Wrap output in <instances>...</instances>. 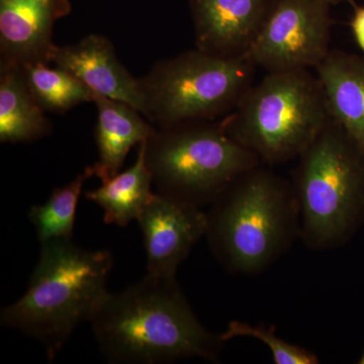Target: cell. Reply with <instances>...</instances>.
<instances>
[{"label": "cell", "mask_w": 364, "mask_h": 364, "mask_svg": "<svg viewBox=\"0 0 364 364\" xmlns=\"http://www.w3.org/2000/svg\"><path fill=\"white\" fill-rule=\"evenodd\" d=\"M90 324L109 363L215 360L225 343L196 318L176 277L148 273L124 291L109 293Z\"/></svg>", "instance_id": "obj_1"}, {"label": "cell", "mask_w": 364, "mask_h": 364, "mask_svg": "<svg viewBox=\"0 0 364 364\" xmlns=\"http://www.w3.org/2000/svg\"><path fill=\"white\" fill-rule=\"evenodd\" d=\"M25 294L2 310L4 327L44 346L54 361L79 325L90 322L109 291L114 259L109 250H85L72 239L43 242Z\"/></svg>", "instance_id": "obj_2"}, {"label": "cell", "mask_w": 364, "mask_h": 364, "mask_svg": "<svg viewBox=\"0 0 364 364\" xmlns=\"http://www.w3.org/2000/svg\"><path fill=\"white\" fill-rule=\"evenodd\" d=\"M270 167L260 164L242 174L210 203L205 237L230 272H263L299 237L293 186Z\"/></svg>", "instance_id": "obj_3"}, {"label": "cell", "mask_w": 364, "mask_h": 364, "mask_svg": "<svg viewBox=\"0 0 364 364\" xmlns=\"http://www.w3.org/2000/svg\"><path fill=\"white\" fill-rule=\"evenodd\" d=\"M322 86L309 69L267 72L220 124L263 164L298 159L330 121Z\"/></svg>", "instance_id": "obj_4"}, {"label": "cell", "mask_w": 364, "mask_h": 364, "mask_svg": "<svg viewBox=\"0 0 364 364\" xmlns=\"http://www.w3.org/2000/svg\"><path fill=\"white\" fill-rule=\"evenodd\" d=\"M293 186L299 238L330 250L355 227L364 207V152L330 119L298 157Z\"/></svg>", "instance_id": "obj_5"}, {"label": "cell", "mask_w": 364, "mask_h": 364, "mask_svg": "<svg viewBox=\"0 0 364 364\" xmlns=\"http://www.w3.org/2000/svg\"><path fill=\"white\" fill-rule=\"evenodd\" d=\"M146 162L160 195L202 207L242 174L263 164L215 121L156 128L146 142Z\"/></svg>", "instance_id": "obj_6"}, {"label": "cell", "mask_w": 364, "mask_h": 364, "mask_svg": "<svg viewBox=\"0 0 364 364\" xmlns=\"http://www.w3.org/2000/svg\"><path fill=\"white\" fill-rule=\"evenodd\" d=\"M255 68L248 57L198 48L158 61L139 78L144 116L159 129L226 117L253 85Z\"/></svg>", "instance_id": "obj_7"}, {"label": "cell", "mask_w": 364, "mask_h": 364, "mask_svg": "<svg viewBox=\"0 0 364 364\" xmlns=\"http://www.w3.org/2000/svg\"><path fill=\"white\" fill-rule=\"evenodd\" d=\"M330 6L323 0H273L246 57L267 72L315 69L331 51Z\"/></svg>", "instance_id": "obj_8"}, {"label": "cell", "mask_w": 364, "mask_h": 364, "mask_svg": "<svg viewBox=\"0 0 364 364\" xmlns=\"http://www.w3.org/2000/svg\"><path fill=\"white\" fill-rule=\"evenodd\" d=\"M147 254V273L176 277L177 268L205 236L207 213L193 203L155 193L136 220Z\"/></svg>", "instance_id": "obj_9"}, {"label": "cell", "mask_w": 364, "mask_h": 364, "mask_svg": "<svg viewBox=\"0 0 364 364\" xmlns=\"http://www.w3.org/2000/svg\"><path fill=\"white\" fill-rule=\"evenodd\" d=\"M70 11L69 0H0V68L51 64L55 23Z\"/></svg>", "instance_id": "obj_10"}, {"label": "cell", "mask_w": 364, "mask_h": 364, "mask_svg": "<svg viewBox=\"0 0 364 364\" xmlns=\"http://www.w3.org/2000/svg\"><path fill=\"white\" fill-rule=\"evenodd\" d=\"M272 2L189 0L196 48L217 56H246Z\"/></svg>", "instance_id": "obj_11"}, {"label": "cell", "mask_w": 364, "mask_h": 364, "mask_svg": "<svg viewBox=\"0 0 364 364\" xmlns=\"http://www.w3.org/2000/svg\"><path fill=\"white\" fill-rule=\"evenodd\" d=\"M52 63L77 78L93 93L126 102L144 114L139 78L122 64L114 45L105 36L91 33L75 44L58 46Z\"/></svg>", "instance_id": "obj_12"}, {"label": "cell", "mask_w": 364, "mask_h": 364, "mask_svg": "<svg viewBox=\"0 0 364 364\" xmlns=\"http://www.w3.org/2000/svg\"><path fill=\"white\" fill-rule=\"evenodd\" d=\"M97 109L95 126L98 159L91 165L93 176L102 182L117 176L132 148L153 136L156 127L142 112L119 100L93 93Z\"/></svg>", "instance_id": "obj_13"}, {"label": "cell", "mask_w": 364, "mask_h": 364, "mask_svg": "<svg viewBox=\"0 0 364 364\" xmlns=\"http://www.w3.org/2000/svg\"><path fill=\"white\" fill-rule=\"evenodd\" d=\"M315 70L330 117L364 152V55L330 51Z\"/></svg>", "instance_id": "obj_14"}, {"label": "cell", "mask_w": 364, "mask_h": 364, "mask_svg": "<svg viewBox=\"0 0 364 364\" xmlns=\"http://www.w3.org/2000/svg\"><path fill=\"white\" fill-rule=\"evenodd\" d=\"M45 112L28 90L23 69L0 68V142L32 143L51 135Z\"/></svg>", "instance_id": "obj_15"}, {"label": "cell", "mask_w": 364, "mask_h": 364, "mask_svg": "<svg viewBox=\"0 0 364 364\" xmlns=\"http://www.w3.org/2000/svg\"><path fill=\"white\" fill-rule=\"evenodd\" d=\"M147 141L138 146L136 161L130 168L85 193L88 200L102 208L107 224L127 227L134 220L136 221L155 195L152 174L146 162Z\"/></svg>", "instance_id": "obj_16"}, {"label": "cell", "mask_w": 364, "mask_h": 364, "mask_svg": "<svg viewBox=\"0 0 364 364\" xmlns=\"http://www.w3.org/2000/svg\"><path fill=\"white\" fill-rule=\"evenodd\" d=\"M21 69L28 90L45 112L63 114L93 102L92 91L59 67L38 63Z\"/></svg>", "instance_id": "obj_17"}, {"label": "cell", "mask_w": 364, "mask_h": 364, "mask_svg": "<svg viewBox=\"0 0 364 364\" xmlns=\"http://www.w3.org/2000/svg\"><path fill=\"white\" fill-rule=\"evenodd\" d=\"M92 176L91 167H86L73 181L55 189L47 202L31 208L28 219L41 243L54 239H72L79 198L85 181Z\"/></svg>", "instance_id": "obj_18"}, {"label": "cell", "mask_w": 364, "mask_h": 364, "mask_svg": "<svg viewBox=\"0 0 364 364\" xmlns=\"http://www.w3.org/2000/svg\"><path fill=\"white\" fill-rule=\"evenodd\" d=\"M225 342L236 337H250L267 344L277 364H317L318 358L313 352L279 338L273 328L253 326L240 321H231L221 334Z\"/></svg>", "instance_id": "obj_19"}, {"label": "cell", "mask_w": 364, "mask_h": 364, "mask_svg": "<svg viewBox=\"0 0 364 364\" xmlns=\"http://www.w3.org/2000/svg\"><path fill=\"white\" fill-rule=\"evenodd\" d=\"M351 30L359 49L364 54V7H358L351 21Z\"/></svg>", "instance_id": "obj_20"}, {"label": "cell", "mask_w": 364, "mask_h": 364, "mask_svg": "<svg viewBox=\"0 0 364 364\" xmlns=\"http://www.w3.org/2000/svg\"><path fill=\"white\" fill-rule=\"evenodd\" d=\"M326 4H330V6H334V4H341L344 1H350V0H323Z\"/></svg>", "instance_id": "obj_21"}, {"label": "cell", "mask_w": 364, "mask_h": 364, "mask_svg": "<svg viewBox=\"0 0 364 364\" xmlns=\"http://www.w3.org/2000/svg\"><path fill=\"white\" fill-rule=\"evenodd\" d=\"M359 363L364 364V353H363V358H360V361H359Z\"/></svg>", "instance_id": "obj_22"}]
</instances>
